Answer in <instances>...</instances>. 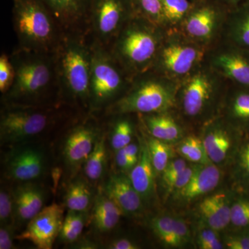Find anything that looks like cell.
<instances>
[{
  "mask_svg": "<svg viewBox=\"0 0 249 249\" xmlns=\"http://www.w3.org/2000/svg\"><path fill=\"white\" fill-rule=\"evenodd\" d=\"M178 85V82L149 70L134 77L128 90L106 109V113L142 115L176 109Z\"/></svg>",
  "mask_w": 249,
  "mask_h": 249,
  "instance_id": "obj_4",
  "label": "cell"
},
{
  "mask_svg": "<svg viewBox=\"0 0 249 249\" xmlns=\"http://www.w3.org/2000/svg\"><path fill=\"white\" fill-rule=\"evenodd\" d=\"M64 33H89L93 0H42Z\"/></svg>",
  "mask_w": 249,
  "mask_h": 249,
  "instance_id": "obj_14",
  "label": "cell"
},
{
  "mask_svg": "<svg viewBox=\"0 0 249 249\" xmlns=\"http://www.w3.org/2000/svg\"><path fill=\"white\" fill-rule=\"evenodd\" d=\"M107 163L106 139L100 137L92 152L84 163L85 176L91 181H97L104 174Z\"/></svg>",
  "mask_w": 249,
  "mask_h": 249,
  "instance_id": "obj_28",
  "label": "cell"
},
{
  "mask_svg": "<svg viewBox=\"0 0 249 249\" xmlns=\"http://www.w3.org/2000/svg\"><path fill=\"white\" fill-rule=\"evenodd\" d=\"M198 247L201 249H222L224 245L219 240L217 231L208 227L201 229L196 238Z\"/></svg>",
  "mask_w": 249,
  "mask_h": 249,
  "instance_id": "obj_40",
  "label": "cell"
},
{
  "mask_svg": "<svg viewBox=\"0 0 249 249\" xmlns=\"http://www.w3.org/2000/svg\"><path fill=\"white\" fill-rule=\"evenodd\" d=\"M229 84L205 60L180 82L176 108L188 119H204L215 110L225 96Z\"/></svg>",
  "mask_w": 249,
  "mask_h": 249,
  "instance_id": "obj_6",
  "label": "cell"
},
{
  "mask_svg": "<svg viewBox=\"0 0 249 249\" xmlns=\"http://www.w3.org/2000/svg\"><path fill=\"white\" fill-rule=\"evenodd\" d=\"M177 152L182 158L196 164L211 163L202 140L199 137L190 136L181 139L177 147Z\"/></svg>",
  "mask_w": 249,
  "mask_h": 249,
  "instance_id": "obj_33",
  "label": "cell"
},
{
  "mask_svg": "<svg viewBox=\"0 0 249 249\" xmlns=\"http://www.w3.org/2000/svg\"><path fill=\"white\" fill-rule=\"evenodd\" d=\"M237 170L240 182L249 191V138L239 148L237 157Z\"/></svg>",
  "mask_w": 249,
  "mask_h": 249,
  "instance_id": "obj_37",
  "label": "cell"
},
{
  "mask_svg": "<svg viewBox=\"0 0 249 249\" xmlns=\"http://www.w3.org/2000/svg\"><path fill=\"white\" fill-rule=\"evenodd\" d=\"M123 150L132 165L134 166L137 164L139 158V154H140V144L137 145V143L131 142L128 145L124 147Z\"/></svg>",
  "mask_w": 249,
  "mask_h": 249,
  "instance_id": "obj_45",
  "label": "cell"
},
{
  "mask_svg": "<svg viewBox=\"0 0 249 249\" xmlns=\"http://www.w3.org/2000/svg\"><path fill=\"white\" fill-rule=\"evenodd\" d=\"M210 66L229 83L249 89V52L220 40L210 48Z\"/></svg>",
  "mask_w": 249,
  "mask_h": 249,
  "instance_id": "obj_12",
  "label": "cell"
},
{
  "mask_svg": "<svg viewBox=\"0 0 249 249\" xmlns=\"http://www.w3.org/2000/svg\"><path fill=\"white\" fill-rule=\"evenodd\" d=\"M173 111L171 109L138 116L151 137L170 143L183 138V129L172 114Z\"/></svg>",
  "mask_w": 249,
  "mask_h": 249,
  "instance_id": "obj_21",
  "label": "cell"
},
{
  "mask_svg": "<svg viewBox=\"0 0 249 249\" xmlns=\"http://www.w3.org/2000/svg\"><path fill=\"white\" fill-rule=\"evenodd\" d=\"M111 132V146L115 152L132 142L134 133L133 122L130 114H116Z\"/></svg>",
  "mask_w": 249,
  "mask_h": 249,
  "instance_id": "obj_30",
  "label": "cell"
},
{
  "mask_svg": "<svg viewBox=\"0 0 249 249\" xmlns=\"http://www.w3.org/2000/svg\"><path fill=\"white\" fill-rule=\"evenodd\" d=\"M166 31L136 15L122 28L108 50L133 79L153 68Z\"/></svg>",
  "mask_w": 249,
  "mask_h": 249,
  "instance_id": "obj_2",
  "label": "cell"
},
{
  "mask_svg": "<svg viewBox=\"0 0 249 249\" xmlns=\"http://www.w3.org/2000/svg\"><path fill=\"white\" fill-rule=\"evenodd\" d=\"M99 137V129L91 124H80L72 129L64 145L67 164L73 168L84 164Z\"/></svg>",
  "mask_w": 249,
  "mask_h": 249,
  "instance_id": "obj_17",
  "label": "cell"
},
{
  "mask_svg": "<svg viewBox=\"0 0 249 249\" xmlns=\"http://www.w3.org/2000/svg\"><path fill=\"white\" fill-rule=\"evenodd\" d=\"M132 1L137 16L164 28L162 0H132Z\"/></svg>",
  "mask_w": 249,
  "mask_h": 249,
  "instance_id": "obj_35",
  "label": "cell"
},
{
  "mask_svg": "<svg viewBox=\"0 0 249 249\" xmlns=\"http://www.w3.org/2000/svg\"><path fill=\"white\" fill-rule=\"evenodd\" d=\"M202 140L206 154L211 163L222 164L233 150L234 128L222 116H217L206 123Z\"/></svg>",
  "mask_w": 249,
  "mask_h": 249,
  "instance_id": "obj_15",
  "label": "cell"
},
{
  "mask_svg": "<svg viewBox=\"0 0 249 249\" xmlns=\"http://www.w3.org/2000/svg\"><path fill=\"white\" fill-rule=\"evenodd\" d=\"M15 217L14 195L1 188L0 191V222L1 225L13 224Z\"/></svg>",
  "mask_w": 249,
  "mask_h": 249,
  "instance_id": "obj_38",
  "label": "cell"
},
{
  "mask_svg": "<svg viewBox=\"0 0 249 249\" xmlns=\"http://www.w3.org/2000/svg\"><path fill=\"white\" fill-rule=\"evenodd\" d=\"M15 70L9 55L0 56V91L3 95L10 89L14 83Z\"/></svg>",
  "mask_w": 249,
  "mask_h": 249,
  "instance_id": "obj_39",
  "label": "cell"
},
{
  "mask_svg": "<svg viewBox=\"0 0 249 249\" xmlns=\"http://www.w3.org/2000/svg\"><path fill=\"white\" fill-rule=\"evenodd\" d=\"M162 4L166 30L178 29L194 5L191 0H162Z\"/></svg>",
  "mask_w": 249,
  "mask_h": 249,
  "instance_id": "obj_29",
  "label": "cell"
},
{
  "mask_svg": "<svg viewBox=\"0 0 249 249\" xmlns=\"http://www.w3.org/2000/svg\"><path fill=\"white\" fill-rule=\"evenodd\" d=\"M221 178L222 173L217 165L213 163L197 164L190 182L174 196L179 202H191L215 189Z\"/></svg>",
  "mask_w": 249,
  "mask_h": 249,
  "instance_id": "obj_19",
  "label": "cell"
},
{
  "mask_svg": "<svg viewBox=\"0 0 249 249\" xmlns=\"http://www.w3.org/2000/svg\"><path fill=\"white\" fill-rule=\"evenodd\" d=\"M124 214L120 207L104 191L95 197L91 219L93 227L98 232L111 231L117 226Z\"/></svg>",
  "mask_w": 249,
  "mask_h": 249,
  "instance_id": "obj_26",
  "label": "cell"
},
{
  "mask_svg": "<svg viewBox=\"0 0 249 249\" xmlns=\"http://www.w3.org/2000/svg\"><path fill=\"white\" fill-rule=\"evenodd\" d=\"M134 16L132 0H93L89 35L92 40L109 49L122 28Z\"/></svg>",
  "mask_w": 249,
  "mask_h": 249,
  "instance_id": "obj_10",
  "label": "cell"
},
{
  "mask_svg": "<svg viewBox=\"0 0 249 249\" xmlns=\"http://www.w3.org/2000/svg\"><path fill=\"white\" fill-rule=\"evenodd\" d=\"M231 224L240 230H249V198L241 197L231 204Z\"/></svg>",
  "mask_w": 249,
  "mask_h": 249,
  "instance_id": "obj_36",
  "label": "cell"
},
{
  "mask_svg": "<svg viewBox=\"0 0 249 249\" xmlns=\"http://www.w3.org/2000/svg\"><path fill=\"white\" fill-rule=\"evenodd\" d=\"M224 244L228 249H249V230L227 235Z\"/></svg>",
  "mask_w": 249,
  "mask_h": 249,
  "instance_id": "obj_43",
  "label": "cell"
},
{
  "mask_svg": "<svg viewBox=\"0 0 249 249\" xmlns=\"http://www.w3.org/2000/svg\"><path fill=\"white\" fill-rule=\"evenodd\" d=\"M223 109L222 117L234 128L249 129V89L229 83Z\"/></svg>",
  "mask_w": 249,
  "mask_h": 249,
  "instance_id": "obj_20",
  "label": "cell"
},
{
  "mask_svg": "<svg viewBox=\"0 0 249 249\" xmlns=\"http://www.w3.org/2000/svg\"><path fill=\"white\" fill-rule=\"evenodd\" d=\"M209 49L178 29L167 30L152 70L180 83L206 60Z\"/></svg>",
  "mask_w": 249,
  "mask_h": 249,
  "instance_id": "obj_8",
  "label": "cell"
},
{
  "mask_svg": "<svg viewBox=\"0 0 249 249\" xmlns=\"http://www.w3.org/2000/svg\"><path fill=\"white\" fill-rule=\"evenodd\" d=\"M88 219V211L69 210L62 223L59 235L60 239L66 243L76 242L83 231Z\"/></svg>",
  "mask_w": 249,
  "mask_h": 249,
  "instance_id": "obj_31",
  "label": "cell"
},
{
  "mask_svg": "<svg viewBox=\"0 0 249 249\" xmlns=\"http://www.w3.org/2000/svg\"><path fill=\"white\" fill-rule=\"evenodd\" d=\"M105 193L120 207L124 214L137 216L143 209V200L134 188L129 177L113 175L108 180Z\"/></svg>",
  "mask_w": 249,
  "mask_h": 249,
  "instance_id": "obj_18",
  "label": "cell"
},
{
  "mask_svg": "<svg viewBox=\"0 0 249 249\" xmlns=\"http://www.w3.org/2000/svg\"><path fill=\"white\" fill-rule=\"evenodd\" d=\"M15 217L20 222H29L43 209L45 193L40 186L27 182L13 193Z\"/></svg>",
  "mask_w": 249,
  "mask_h": 249,
  "instance_id": "obj_24",
  "label": "cell"
},
{
  "mask_svg": "<svg viewBox=\"0 0 249 249\" xmlns=\"http://www.w3.org/2000/svg\"><path fill=\"white\" fill-rule=\"evenodd\" d=\"M223 4H225L229 9H231L239 5L248 2L249 0H219Z\"/></svg>",
  "mask_w": 249,
  "mask_h": 249,
  "instance_id": "obj_48",
  "label": "cell"
},
{
  "mask_svg": "<svg viewBox=\"0 0 249 249\" xmlns=\"http://www.w3.org/2000/svg\"><path fill=\"white\" fill-rule=\"evenodd\" d=\"M9 56L15 78L11 88L3 95L6 106L42 107L51 95L60 96L55 52L18 47Z\"/></svg>",
  "mask_w": 249,
  "mask_h": 249,
  "instance_id": "obj_1",
  "label": "cell"
},
{
  "mask_svg": "<svg viewBox=\"0 0 249 249\" xmlns=\"http://www.w3.org/2000/svg\"><path fill=\"white\" fill-rule=\"evenodd\" d=\"M55 55L60 96L89 107L91 37L89 33H64Z\"/></svg>",
  "mask_w": 249,
  "mask_h": 249,
  "instance_id": "obj_3",
  "label": "cell"
},
{
  "mask_svg": "<svg viewBox=\"0 0 249 249\" xmlns=\"http://www.w3.org/2000/svg\"><path fill=\"white\" fill-rule=\"evenodd\" d=\"M52 121L49 111L37 107L6 106L1 111L0 137L4 143H18L42 133Z\"/></svg>",
  "mask_w": 249,
  "mask_h": 249,
  "instance_id": "obj_11",
  "label": "cell"
},
{
  "mask_svg": "<svg viewBox=\"0 0 249 249\" xmlns=\"http://www.w3.org/2000/svg\"><path fill=\"white\" fill-rule=\"evenodd\" d=\"M231 204L224 193L205 198L199 205V212L208 227L220 231L231 224Z\"/></svg>",
  "mask_w": 249,
  "mask_h": 249,
  "instance_id": "obj_25",
  "label": "cell"
},
{
  "mask_svg": "<svg viewBox=\"0 0 249 249\" xmlns=\"http://www.w3.org/2000/svg\"><path fill=\"white\" fill-rule=\"evenodd\" d=\"M140 248L133 241L127 238H120L113 241L109 245L111 249H138Z\"/></svg>",
  "mask_w": 249,
  "mask_h": 249,
  "instance_id": "obj_47",
  "label": "cell"
},
{
  "mask_svg": "<svg viewBox=\"0 0 249 249\" xmlns=\"http://www.w3.org/2000/svg\"><path fill=\"white\" fill-rule=\"evenodd\" d=\"M93 191L88 182L78 178L70 183L65 195V204L69 210L88 211L93 201Z\"/></svg>",
  "mask_w": 249,
  "mask_h": 249,
  "instance_id": "obj_27",
  "label": "cell"
},
{
  "mask_svg": "<svg viewBox=\"0 0 249 249\" xmlns=\"http://www.w3.org/2000/svg\"><path fill=\"white\" fill-rule=\"evenodd\" d=\"M221 40L249 52V1L229 10Z\"/></svg>",
  "mask_w": 249,
  "mask_h": 249,
  "instance_id": "obj_22",
  "label": "cell"
},
{
  "mask_svg": "<svg viewBox=\"0 0 249 249\" xmlns=\"http://www.w3.org/2000/svg\"><path fill=\"white\" fill-rule=\"evenodd\" d=\"M116 163L118 168L123 172H130L134 168L123 149L116 152Z\"/></svg>",
  "mask_w": 249,
  "mask_h": 249,
  "instance_id": "obj_46",
  "label": "cell"
},
{
  "mask_svg": "<svg viewBox=\"0 0 249 249\" xmlns=\"http://www.w3.org/2000/svg\"><path fill=\"white\" fill-rule=\"evenodd\" d=\"M14 231L13 224L1 225V229H0V249L14 248Z\"/></svg>",
  "mask_w": 249,
  "mask_h": 249,
  "instance_id": "obj_44",
  "label": "cell"
},
{
  "mask_svg": "<svg viewBox=\"0 0 249 249\" xmlns=\"http://www.w3.org/2000/svg\"><path fill=\"white\" fill-rule=\"evenodd\" d=\"M13 22L21 49L54 53L64 32L42 0H14Z\"/></svg>",
  "mask_w": 249,
  "mask_h": 249,
  "instance_id": "obj_5",
  "label": "cell"
},
{
  "mask_svg": "<svg viewBox=\"0 0 249 249\" xmlns=\"http://www.w3.org/2000/svg\"><path fill=\"white\" fill-rule=\"evenodd\" d=\"M64 210L60 205L52 204L43 208L32 218L25 230L15 238L29 241L40 249H51L60 235L63 223Z\"/></svg>",
  "mask_w": 249,
  "mask_h": 249,
  "instance_id": "obj_13",
  "label": "cell"
},
{
  "mask_svg": "<svg viewBox=\"0 0 249 249\" xmlns=\"http://www.w3.org/2000/svg\"><path fill=\"white\" fill-rule=\"evenodd\" d=\"M132 80L108 49L91 38L89 107L107 109L124 96Z\"/></svg>",
  "mask_w": 249,
  "mask_h": 249,
  "instance_id": "obj_7",
  "label": "cell"
},
{
  "mask_svg": "<svg viewBox=\"0 0 249 249\" xmlns=\"http://www.w3.org/2000/svg\"><path fill=\"white\" fill-rule=\"evenodd\" d=\"M191 1H192V2L193 3H196V2H198V1H201V0H191Z\"/></svg>",
  "mask_w": 249,
  "mask_h": 249,
  "instance_id": "obj_49",
  "label": "cell"
},
{
  "mask_svg": "<svg viewBox=\"0 0 249 249\" xmlns=\"http://www.w3.org/2000/svg\"><path fill=\"white\" fill-rule=\"evenodd\" d=\"M5 168L8 178L14 181L25 183L34 181L45 172V155L36 147L17 149L8 156Z\"/></svg>",
  "mask_w": 249,
  "mask_h": 249,
  "instance_id": "obj_16",
  "label": "cell"
},
{
  "mask_svg": "<svg viewBox=\"0 0 249 249\" xmlns=\"http://www.w3.org/2000/svg\"><path fill=\"white\" fill-rule=\"evenodd\" d=\"M229 10L219 0H201L194 3L178 30L211 48L221 40Z\"/></svg>",
  "mask_w": 249,
  "mask_h": 249,
  "instance_id": "obj_9",
  "label": "cell"
},
{
  "mask_svg": "<svg viewBox=\"0 0 249 249\" xmlns=\"http://www.w3.org/2000/svg\"><path fill=\"white\" fill-rule=\"evenodd\" d=\"M188 166L184 159H176L170 160L166 168L161 173V181L163 186L168 190L170 185L178 178L179 174Z\"/></svg>",
  "mask_w": 249,
  "mask_h": 249,
  "instance_id": "obj_41",
  "label": "cell"
},
{
  "mask_svg": "<svg viewBox=\"0 0 249 249\" xmlns=\"http://www.w3.org/2000/svg\"><path fill=\"white\" fill-rule=\"evenodd\" d=\"M149 154L156 175L161 174L171 160L173 149L168 142L150 137L147 142Z\"/></svg>",
  "mask_w": 249,
  "mask_h": 249,
  "instance_id": "obj_34",
  "label": "cell"
},
{
  "mask_svg": "<svg viewBox=\"0 0 249 249\" xmlns=\"http://www.w3.org/2000/svg\"><path fill=\"white\" fill-rule=\"evenodd\" d=\"M151 227L154 233L165 245L171 247H181L175 217L168 215L158 216L152 219Z\"/></svg>",
  "mask_w": 249,
  "mask_h": 249,
  "instance_id": "obj_32",
  "label": "cell"
},
{
  "mask_svg": "<svg viewBox=\"0 0 249 249\" xmlns=\"http://www.w3.org/2000/svg\"><path fill=\"white\" fill-rule=\"evenodd\" d=\"M196 166H197V164H196V163L191 165H188V166L179 174L178 178H175V181L170 185L169 188L167 190L168 193L175 194L186 187L191 181V178H193Z\"/></svg>",
  "mask_w": 249,
  "mask_h": 249,
  "instance_id": "obj_42",
  "label": "cell"
},
{
  "mask_svg": "<svg viewBox=\"0 0 249 249\" xmlns=\"http://www.w3.org/2000/svg\"><path fill=\"white\" fill-rule=\"evenodd\" d=\"M145 139L140 142V154L137 164L131 170V182L144 202L152 199L155 193V170L152 165Z\"/></svg>",
  "mask_w": 249,
  "mask_h": 249,
  "instance_id": "obj_23",
  "label": "cell"
}]
</instances>
